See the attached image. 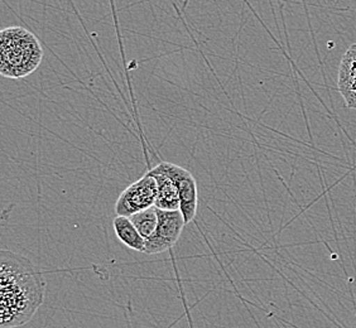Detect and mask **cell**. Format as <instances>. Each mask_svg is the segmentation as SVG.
I'll return each instance as SVG.
<instances>
[{
    "label": "cell",
    "instance_id": "6da1fadb",
    "mask_svg": "<svg viewBox=\"0 0 356 328\" xmlns=\"http://www.w3.org/2000/svg\"><path fill=\"white\" fill-rule=\"evenodd\" d=\"M46 293L41 272L23 255L0 252V328H15L35 317Z\"/></svg>",
    "mask_w": 356,
    "mask_h": 328
},
{
    "label": "cell",
    "instance_id": "5b68a950",
    "mask_svg": "<svg viewBox=\"0 0 356 328\" xmlns=\"http://www.w3.org/2000/svg\"><path fill=\"white\" fill-rule=\"evenodd\" d=\"M159 165L177 185L179 192V211L182 212V216L187 225L195 220L197 213L199 191L196 179L192 176L191 172L179 167L177 164L161 162Z\"/></svg>",
    "mask_w": 356,
    "mask_h": 328
},
{
    "label": "cell",
    "instance_id": "3957f363",
    "mask_svg": "<svg viewBox=\"0 0 356 328\" xmlns=\"http://www.w3.org/2000/svg\"><path fill=\"white\" fill-rule=\"evenodd\" d=\"M158 187L156 178L148 172L137 182L129 186L122 192L115 204L118 216H131L139 211H143L156 205Z\"/></svg>",
    "mask_w": 356,
    "mask_h": 328
},
{
    "label": "cell",
    "instance_id": "ba28073f",
    "mask_svg": "<svg viewBox=\"0 0 356 328\" xmlns=\"http://www.w3.org/2000/svg\"><path fill=\"white\" fill-rule=\"evenodd\" d=\"M114 231L118 239L137 253L145 252V239L138 231L137 227L131 222L128 216H117L113 221Z\"/></svg>",
    "mask_w": 356,
    "mask_h": 328
},
{
    "label": "cell",
    "instance_id": "7a4b0ae2",
    "mask_svg": "<svg viewBox=\"0 0 356 328\" xmlns=\"http://www.w3.org/2000/svg\"><path fill=\"white\" fill-rule=\"evenodd\" d=\"M43 61V48L35 33L26 28H4L0 32V74L19 80L35 74Z\"/></svg>",
    "mask_w": 356,
    "mask_h": 328
},
{
    "label": "cell",
    "instance_id": "52a82bcc",
    "mask_svg": "<svg viewBox=\"0 0 356 328\" xmlns=\"http://www.w3.org/2000/svg\"><path fill=\"white\" fill-rule=\"evenodd\" d=\"M148 173L157 181L158 193L154 206L167 211L179 210V192L175 181L163 171L159 164Z\"/></svg>",
    "mask_w": 356,
    "mask_h": 328
},
{
    "label": "cell",
    "instance_id": "277c9868",
    "mask_svg": "<svg viewBox=\"0 0 356 328\" xmlns=\"http://www.w3.org/2000/svg\"><path fill=\"white\" fill-rule=\"evenodd\" d=\"M157 229L149 239L145 240L144 254L148 255L163 253L165 250L172 249L177 244L186 225L182 212L179 210L167 211L157 208Z\"/></svg>",
    "mask_w": 356,
    "mask_h": 328
},
{
    "label": "cell",
    "instance_id": "8992f818",
    "mask_svg": "<svg viewBox=\"0 0 356 328\" xmlns=\"http://www.w3.org/2000/svg\"><path fill=\"white\" fill-rule=\"evenodd\" d=\"M337 89L345 105L356 110V43L346 49L341 58L337 72Z\"/></svg>",
    "mask_w": 356,
    "mask_h": 328
},
{
    "label": "cell",
    "instance_id": "9c48e42d",
    "mask_svg": "<svg viewBox=\"0 0 356 328\" xmlns=\"http://www.w3.org/2000/svg\"><path fill=\"white\" fill-rule=\"evenodd\" d=\"M131 222L137 227L138 231L143 236L144 239H149L156 231L158 225L157 207L152 206L147 210L137 212L129 216Z\"/></svg>",
    "mask_w": 356,
    "mask_h": 328
}]
</instances>
